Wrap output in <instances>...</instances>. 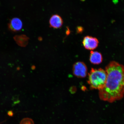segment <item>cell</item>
<instances>
[{
	"mask_svg": "<svg viewBox=\"0 0 124 124\" xmlns=\"http://www.w3.org/2000/svg\"><path fill=\"white\" fill-rule=\"evenodd\" d=\"M76 91V88L74 86L71 87L69 89L70 92L72 94H73L75 93Z\"/></svg>",
	"mask_w": 124,
	"mask_h": 124,
	"instance_id": "10",
	"label": "cell"
},
{
	"mask_svg": "<svg viewBox=\"0 0 124 124\" xmlns=\"http://www.w3.org/2000/svg\"><path fill=\"white\" fill-rule=\"evenodd\" d=\"M90 61L93 64H100L103 61L101 54L98 52L91 51L90 56Z\"/></svg>",
	"mask_w": 124,
	"mask_h": 124,
	"instance_id": "7",
	"label": "cell"
},
{
	"mask_svg": "<svg viewBox=\"0 0 124 124\" xmlns=\"http://www.w3.org/2000/svg\"><path fill=\"white\" fill-rule=\"evenodd\" d=\"M63 24V19L60 15H52L49 20L50 27L54 29L60 28L62 26Z\"/></svg>",
	"mask_w": 124,
	"mask_h": 124,
	"instance_id": "6",
	"label": "cell"
},
{
	"mask_svg": "<svg viewBox=\"0 0 124 124\" xmlns=\"http://www.w3.org/2000/svg\"><path fill=\"white\" fill-rule=\"evenodd\" d=\"M99 43L97 39L90 36L85 37L83 41V44L85 49L89 50H93L96 48Z\"/></svg>",
	"mask_w": 124,
	"mask_h": 124,
	"instance_id": "4",
	"label": "cell"
},
{
	"mask_svg": "<svg viewBox=\"0 0 124 124\" xmlns=\"http://www.w3.org/2000/svg\"><path fill=\"white\" fill-rule=\"evenodd\" d=\"M14 39L19 45L21 46H25L27 45L29 38L25 35H16Z\"/></svg>",
	"mask_w": 124,
	"mask_h": 124,
	"instance_id": "8",
	"label": "cell"
},
{
	"mask_svg": "<svg viewBox=\"0 0 124 124\" xmlns=\"http://www.w3.org/2000/svg\"><path fill=\"white\" fill-rule=\"evenodd\" d=\"M73 72L74 76L79 78H84L87 74V68L83 62L75 63L73 67Z\"/></svg>",
	"mask_w": 124,
	"mask_h": 124,
	"instance_id": "3",
	"label": "cell"
},
{
	"mask_svg": "<svg viewBox=\"0 0 124 124\" xmlns=\"http://www.w3.org/2000/svg\"><path fill=\"white\" fill-rule=\"evenodd\" d=\"M83 28L81 27H78L77 28V32L78 33L79 32H81L83 31Z\"/></svg>",
	"mask_w": 124,
	"mask_h": 124,
	"instance_id": "12",
	"label": "cell"
},
{
	"mask_svg": "<svg viewBox=\"0 0 124 124\" xmlns=\"http://www.w3.org/2000/svg\"><path fill=\"white\" fill-rule=\"evenodd\" d=\"M105 70L107 78L103 87L99 90L101 100L110 103L119 100L124 96V66L116 61L110 62Z\"/></svg>",
	"mask_w": 124,
	"mask_h": 124,
	"instance_id": "1",
	"label": "cell"
},
{
	"mask_svg": "<svg viewBox=\"0 0 124 124\" xmlns=\"http://www.w3.org/2000/svg\"><path fill=\"white\" fill-rule=\"evenodd\" d=\"M20 124H35L33 120L29 118H23L21 121Z\"/></svg>",
	"mask_w": 124,
	"mask_h": 124,
	"instance_id": "9",
	"label": "cell"
},
{
	"mask_svg": "<svg viewBox=\"0 0 124 124\" xmlns=\"http://www.w3.org/2000/svg\"><path fill=\"white\" fill-rule=\"evenodd\" d=\"M7 115L10 117H12L14 115V113L12 110L9 111L7 112Z\"/></svg>",
	"mask_w": 124,
	"mask_h": 124,
	"instance_id": "11",
	"label": "cell"
},
{
	"mask_svg": "<svg viewBox=\"0 0 124 124\" xmlns=\"http://www.w3.org/2000/svg\"><path fill=\"white\" fill-rule=\"evenodd\" d=\"M8 26L9 29L12 31H18L22 28V22L19 18H13L9 21Z\"/></svg>",
	"mask_w": 124,
	"mask_h": 124,
	"instance_id": "5",
	"label": "cell"
},
{
	"mask_svg": "<svg viewBox=\"0 0 124 124\" xmlns=\"http://www.w3.org/2000/svg\"><path fill=\"white\" fill-rule=\"evenodd\" d=\"M107 78L106 71L101 68L91 69L88 74V84L91 89L100 90L103 87Z\"/></svg>",
	"mask_w": 124,
	"mask_h": 124,
	"instance_id": "2",
	"label": "cell"
}]
</instances>
